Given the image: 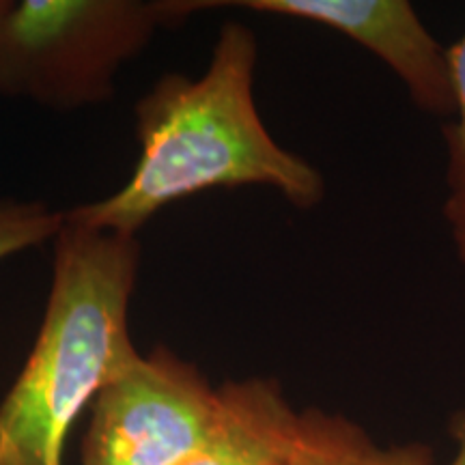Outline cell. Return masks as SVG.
Masks as SVG:
<instances>
[{
	"instance_id": "1",
	"label": "cell",
	"mask_w": 465,
	"mask_h": 465,
	"mask_svg": "<svg viewBox=\"0 0 465 465\" xmlns=\"http://www.w3.org/2000/svg\"><path fill=\"white\" fill-rule=\"evenodd\" d=\"M257 63V35L224 22L199 78L164 74L134 106L141 155L132 177L106 199L69 209V223L138 237L173 203L242 185H265L300 209L319 205L323 174L284 149L261 119Z\"/></svg>"
},
{
	"instance_id": "2",
	"label": "cell",
	"mask_w": 465,
	"mask_h": 465,
	"mask_svg": "<svg viewBox=\"0 0 465 465\" xmlns=\"http://www.w3.org/2000/svg\"><path fill=\"white\" fill-rule=\"evenodd\" d=\"M52 250L42 328L0 401V465H63L69 431L84 407L143 356L130 334L138 237L65 216Z\"/></svg>"
},
{
	"instance_id": "3",
	"label": "cell",
	"mask_w": 465,
	"mask_h": 465,
	"mask_svg": "<svg viewBox=\"0 0 465 465\" xmlns=\"http://www.w3.org/2000/svg\"><path fill=\"white\" fill-rule=\"evenodd\" d=\"M209 0H0V97L56 113L113 100L119 72Z\"/></svg>"
},
{
	"instance_id": "4",
	"label": "cell",
	"mask_w": 465,
	"mask_h": 465,
	"mask_svg": "<svg viewBox=\"0 0 465 465\" xmlns=\"http://www.w3.org/2000/svg\"><path fill=\"white\" fill-rule=\"evenodd\" d=\"M218 388L155 347L93 399L80 465H179L212 431Z\"/></svg>"
},
{
	"instance_id": "5",
	"label": "cell",
	"mask_w": 465,
	"mask_h": 465,
	"mask_svg": "<svg viewBox=\"0 0 465 465\" xmlns=\"http://www.w3.org/2000/svg\"><path fill=\"white\" fill-rule=\"evenodd\" d=\"M231 5L332 28L386 63L424 113L455 114L449 48L433 37L407 0H242Z\"/></svg>"
},
{
	"instance_id": "6",
	"label": "cell",
	"mask_w": 465,
	"mask_h": 465,
	"mask_svg": "<svg viewBox=\"0 0 465 465\" xmlns=\"http://www.w3.org/2000/svg\"><path fill=\"white\" fill-rule=\"evenodd\" d=\"M300 422L302 411L272 377L226 381L212 431L179 465H287Z\"/></svg>"
},
{
	"instance_id": "7",
	"label": "cell",
	"mask_w": 465,
	"mask_h": 465,
	"mask_svg": "<svg viewBox=\"0 0 465 465\" xmlns=\"http://www.w3.org/2000/svg\"><path fill=\"white\" fill-rule=\"evenodd\" d=\"M373 444L349 418L308 407L302 410L298 441L287 465H364Z\"/></svg>"
},
{
	"instance_id": "8",
	"label": "cell",
	"mask_w": 465,
	"mask_h": 465,
	"mask_svg": "<svg viewBox=\"0 0 465 465\" xmlns=\"http://www.w3.org/2000/svg\"><path fill=\"white\" fill-rule=\"evenodd\" d=\"M65 226V212L52 209L44 201L0 199V263L14 254L54 242Z\"/></svg>"
},
{
	"instance_id": "9",
	"label": "cell",
	"mask_w": 465,
	"mask_h": 465,
	"mask_svg": "<svg viewBox=\"0 0 465 465\" xmlns=\"http://www.w3.org/2000/svg\"><path fill=\"white\" fill-rule=\"evenodd\" d=\"M455 91V121L446 127V183L465 190V35L449 48Z\"/></svg>"
},
{
	"instance_id": "10",
	"label": "cell",
	"mask_w": 465,
	"mask_h": 465,
	"mask_svg": "<svg viewBox=\"0 0 465 465\" xmlns=\"http://www.w3.org/2000/svg\"><path fill=\"white\" fill-rule=\"evenodd\" d=\"M364 465H433V452L424 444H399V446H381L373 444Z\"/></svg>"
},
{
	"instance_id": "11",
	"label": "cell",
	"mask_w": 465,
	"mask_h": 465,
	"mask_svg": "<svg viewBox=\"0 0 465 465\" xmlns=\"http://www.w3.org/2000/svg\"><path fill=\"white\" fill-rule=\"evenodd\" d=\"M444 218L450 226V237L455 243L457 257L465 265V190L450 192L444 205Z\"/></svg>"
},
{
	"instance_id": "12",
	"label": "cell",
	"mask_w": 465,
	"mask_h": 465,
	"mask_svg": "<svg viewBox=\"0 0 465 465\" xmlns=\"http://www.w3.org/2000/svg\"><path fill=\"white\" fill-rule=\"evenodd\" d=\"M450 435L457 444L455 459H452L450 465H465V411H459L450 420Z\"/></svg>"
}]
</instances>
